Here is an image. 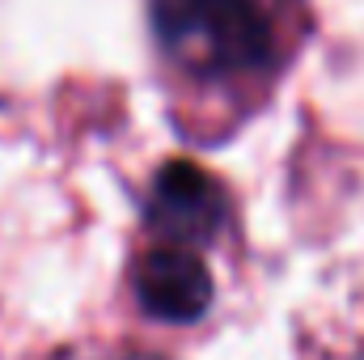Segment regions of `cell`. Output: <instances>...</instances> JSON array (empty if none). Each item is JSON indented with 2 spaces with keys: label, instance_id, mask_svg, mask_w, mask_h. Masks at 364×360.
Here are the masks:
<instances>
[{
  "label": "cell",
  "instance_id": "6da1fadb",
  "mask_svg": "<svg viewBox=\"0 0 364 360\" xmlns=\"http://www.w3.org/2000/svg\"><path fill=\"white\" fill-rule=\"evenodd\" d=\"M305 0H149V43L174 132L229 136L284 73Z\"/></svg>",
  "mask_w": 364,
  "mask_h": 360
},
{
  "label": "cell",
  "instance_id": "7a4b0ae2",
  "mask_svg": "<svg viewBox=\"0 0 364 360\" xmlns=\"http://www.w3.org/2000/svg\"><path fill=\"white\" fill-rule=\"evenodd\" d=\"M229 225L225 186L195 162H170L157 170L140 238L132 246V297L144 318L161 327H195L216 301L212 246Z\"/></svg>",
  "mask_w": 364,
  "mask_h": 360
}]
</instances>
